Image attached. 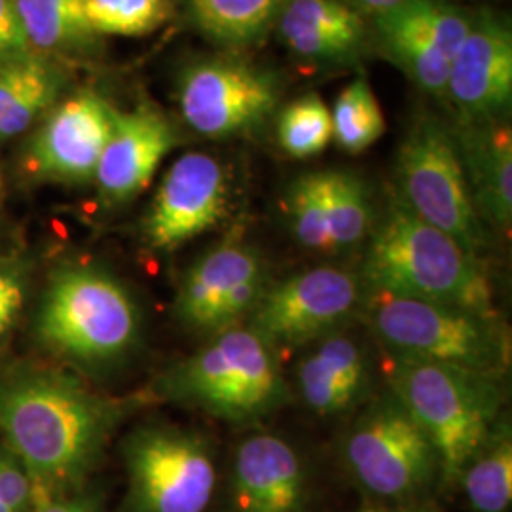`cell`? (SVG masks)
Here are the masks:
<instances>
[{
  "instance_id": "15",
  "label": "cell",
  "mask_w": 512,
  "mask_h": 512,
  "mask_svg": "<svg viewBox=\"0 0 512 512\" xmlns=\"http://www.w3.org/2000/svg\"><path fill=\"white\" fill-rule=\"evenodd\" d=\"M226 495L228 512H306L310 475L287 440L258 433L236 448Z\"/></svg>"
},
{
  "instance_id": "1",
  "label": "cell",
  "mask_w": 512,
  "mask_h": 512,
  "mask_svg": "<svg viewBox=\"0 0 512 512\" xmlns=\"http://www.w3.org/2000/svg\"><path fill=\"white\" fill-rule=\"evenodd\" d=\"M128 401L92 391L48 366H16L0 376V435L35 482V495L78 490L101 459Z\"/></svg>"
},
{
  "instance_id": "35",
  "label": "cell",
  "mask_w": 512,
  "mask_h": 512,
  "mask_svg": "<svg viewBox=\"0 0 512 512\" xmlns=\"http://www.w3.org/2000/svg\"><path fill=\"white\" fill-rule=\"evenodd\" d=\"M389 512H446L440 509L439 505H435L433 501H421V503H414V505H406V507H399V509H389Z\"/></svg>"
},
{
  "instance_id": "12",
  "label": "cell",
  "mask_w": 512,
  "mask_h": 512,
  "mask_svg": "<svg viewBox=\"0 0 512 512\" xmlns=\"http://www.w3.org/2000/svg\"><path fill=\"white\" fill-rule=\"evenodd\" d=\"M228 213V179L217 158L186 152L167 169L143 220L152 251L173 253L213 230Z\"/></svg>"
},
{
  "instance_id": "29",
  "label": "cell",
  "mask_w": 512,
  "mask_h": 512,
  "mask_svg": "<svg viewBox=\"0 0 512 512\" xmlns=\"http://www.w3.org/2000/svg\"><path fill=\"white\" fill-rule=\"evenodd\" d=\"M281 148L296 160L321 154L332 141V118L327 103L315 95H304L281 110L277 122Z\"/></svg>"
},
{
  "instance_id": "36",
  "label": "cell",
  "mask_w": 512,
  "mask_h": 512,
  "mask_svg": "<svg viewBox=\"0 0 512 512\" xmlns=\"http://www.w3.org/2000/svg\"><path fill=\"white\" fill-rule=\"evenodd\" d=\"M357 512H389V509H384V507H376V505H368L365 509H359Z\"/></svg>"
},
{
  "instance_id": "28",
  "label": "cell",
  "mask_w": 512,
  "mask_h": 512,
  "mask_svg": "<svg viewBox=\"0 0 512 512\" xmlns=\"http://www.w3.org/2000/svg\"><path fill=\"white\" fill-rule=\"evenodd\" d=\"M95 35L145 37L171 18V0H78Z\"/></svg>"
},
{
  "instance_id": "33",
  "label": "cell",
  "mask_w": 512,
  "mask_h": 512,
  "mask_svg": "<svg viewBox=\"0 0 512 512\" xmlns=\"http://www.w3.org/2000/svg\"><path fill=\"white\" fill-rule=\"evenodd\" d=\"M31 512H101L97 497L84 492L35 495Z\"/></svg>"
},
{
  "instance_id": "30",
  "label": "cell",
  "mask_w": 512,
  "mask_h": 512,
  "mask_svg": "<svg viewBox=\"0 0 512 512\" xmlns=\"http://www.w3.org/2000/svg\"><path fill=\"white\" fill-rule=\"evenodd\" d=\"M29 272L18 258H0V346L25 308Z\"/></svg>"
},
{
  "instance_id": "22",
  "label": "cell",
  "mask_w": 512,
  "mask_h": 512,
  "mask_svg": "<svg viewBox=\"0 0 512 512\" xmlns=\"http://www.w3.org/2000/svg\"><path fill=\"white\" fill-rule=\"evenodd\" d=\"M19 19L35 54L52 59L92 55L99 35L86 23L78 0H16Z\"/></svg>"
},
{
  "instance_id": "17",
  "label": "cell",
  "mask_w": 512,
  "mask_h": 512,
  "mask_svg": "<svg viewBox=\"0 0 512 512\" xmlns=\"http://www.w3.org/2000/svg\"><path fill=\"white\" fill-rule=\"evenodd\" d=\"M296 365L300 399L319 418L344 416L361 403L372 384L370 355L361 340L334 330L308 344Z\"/></svg>"
},
{
  "instance_id": "16",
  "label": "cell",
  "mask_w": 512,
  "mask_h": 512,
  "mask_svg": "<svg viewBox=\"0 0 512 512\" xmlns=\"http://www.w3.org/2000/svg\"><path fill=\"white\" fill-rule=\"evenodd\" d=\"M179 139L164 114L150 105L114 109L112 131L93 181L107 205H122L147 188Z\"/></svg>"
},
{
  "instance_id": "2",
  "label": "cell",
  "mask_w": 512,
  "mask_h": 512,
  "mask_svg": "<svg viewBox=\"0 0 512 512\" xmlns=\"http://www.w3.org/2000/svg\"><path fill=\"white\" fill-rule=\"evenodd\" d=\"M361 281L368 291L499 315L480 258L412 213L399 194L372 232Z\"/></svg>"
},
{
  "instance_id": "24",
  "label": "cell",
  "mask_w": 512,
  "mask_h": 512,
  "mask_svg": "<svg viewBox=\"0 0 512 512\" xmlns=\"http://www.w3.org/2000/svg\"><path fill=\"white\" fill-rule=\"evenodd\" d=\"M330 238L336 253L359 247L374 228V211L365 181L349 171H323Z\"/></svg>"
},
{
  "instance_id": "6",
  "label": "cell",
  "mask_w": 512,
  "mask_h": 512,
  "mask_svg": "<svg viewBox=\"0 0 512 512\" xmlns=\"http://www.w3.org/2000/svg\"><path fill=\"white\" fill-rule=\"evenodd\" d=\"M38 338L82 365H110L135 348L141 313L128 289L101 268L71 264L55 270L42 296Z\"/></svg>"
},
{
  "instance_id": "32",
  "label": "cell",
  "mask_w": 512,
  "mask_h": 512,
  "mask_svg": "<svg viewBox=\"0 0 512 512\" xmlns=\"http://www.w3.org/2000/svg\"><path fill=\"white\" fill-rule=\"evenodd\" d=\"M35 55L25 37L16 0H0V69Z\"/></svg>"
},
{
  "instance_id": "25",
  "label": "cell",
  "mask_w": 512,
  "mask_h": 512,
  "mask_svg": "<svg viewBox=\"0 0 512 512\" xmlns=\"http://www.w3.org/2000/svg\"><path fill=\"white\" fill-rule=\"evenodd\" d=\"M378 42L385 55L408 74L423 92L444 97L452 61L429 40L408 33L382 18H374Z\"/></svg>"
},
{
  "instance_id": "7",
  "label": "cell",
  "mask_w": 512,
  "mask_h": 512,
  "mask_svg": "<svg viewBox=\"0 0 512 512\" xmlns=\"http://www.w3.org/2000/svg\"><path fill=\"white\" fill-rule=\"evenodd\" d=\"M342 458L349 478L376 507L421 503L440 486L435 444L391 391L359 414L344 439Z\"/></svg>"
},
{
  "instance_id": "21",
  "label": "cell",
  "mask_w": 512,
  "mask_h": 512,
  "mask_svg": "<svg viewBox=\"0 0 512 512\" xmlns=\"http://www.w3.org/2000/svg\"><path fill=\"white\" fill-rule=\"evenodd\" d=\"M188 16L196 29L230 54L258 46L285 0H186Z\"/></svg>"
},
{
  "instance_id": "37",
  "label": "cell",
  "mask_w": 512,
  "mask_h": 512,
  "mask_svg": "<svg viewBox=\"0 0 512 512\" xmlns=\"http://www.w3.org/2000/svg\"><path fill=\"white\" fill-rule=\"evenodd\" d=\"M0 512H16V511H12V509H10V507H6V505H4V503H0Z\"/></svg>"
},
{
  "instance_id": "34",
  "label": "cell",
  "mask_w": 512,
  "mask_h": 512,
  "mask_svg": "<svg viewBox=\"0 0 512 512\" xmlns=\"http://www.w3.org/2000/svg\"><path fill=\"white\" fill-rule=\"evenodd\" d=\"M338 2L348 6L353 12H357L361 16L368 14L372 18H378V16H382L385 12L393 10L395 6L403 4L404 0H338Z\"/></svg>"
},
{
  "instance_id": "4",
  "label": "cell",
  "mask_w": 512,
  "mask_h": 512,
  "mask_svg": "<svg viewBox=\"0 0 512 512\" xmlns=\"http://www.w3.org/2000/svg\"><path fill=\"white\" fill-rule=\"evenodd\" d=\"M503 382L456 366L391 359L389 391L435 444L442 490H456L463 467L503 414Z\"/></svg>"
},
{
  "instance_id": "5",
  "label": "cell",
  "mask_w": 512,
  "mask_h": 512,
  "mask_svg": "<svg viewBox=\"0 0 512 512\" xmlns=\"http://www.w3.org/2000/svg\"><path fill=\"white\" fill-rule=\"evenodd\" d=\"M361 308L368 329L391 359L456 366L503 378L511 366V332L499 315L380 291L365 294Z\"/></svg>"
},
{
  "instance_id": "19",
  "label": "cell",
  "mask_w": 512,
  "mask_h": 512,
  "mask_svg": "<svg viewBox=\"0 0 512 512\" xmlns=\"http://www.w3.org/2000/svg\"><path fill=\"white\" fill-rule=\"evenodd\" d=\"M262 274H266L264 262L253 247L238 238L220 241L184 272L175 298L179 321L186 329L209 334L224 298L247 279Z\"/></svg>"
},
{
  "instance_id": "14",
  "label": "cell",
  "mask_w": 512,
  "mask_h": 512,
  "mask_svg": "<svg viewBox=\"0 0 512 512\" xmlns=\"http://www.w3.org/2000/svg\"><path fill=\"white\" fill-rule=\"evenodd\" d=\"M114 109L99 93L78 92L50 110L25 148V167L42 181L84 184L95 177Z\"/></svg>"
},
{
  "instance_id": "23",
  "label": "cell",
  "mask_w": 512,
  "mask_h": 512,
  "mask_svg": "<svg viewBox=\"0 0 512 512\" xmlns=\"http://www.w3.org/2000/svg\"><path fill=\"white\" fill-rule=\"evenodd\" d=\"M471 512H509L512 507V429L505 412L467 461L456 484Z\"/></svg>"
},
{
  "instance_id": "10",
  "label": "cell",
  "mask_w": 512,
  "mask_h": 512,
  "mask_svg": "<svg viewBox=\"0 0 512 512\" xmlns=\"http://www.w3.org/2000/svg\"><path fill=\"white\" fill-rule=\"evenodd\" d=\"M281 99L275 76L238 57H202L177 78L183 120L209 139H232L262 128Z\"/></svg>"
},
{
  "instance_id": "3",
  "label": "cell",
  "mask_w": 512,
  "mask_h": 512,
  "mask_svg": "<svg viewBox=\"0 0 512 512\" xmlns=\"http://www.w3.org/2000/svg\"><path fill=\"white\" fill-rule=\"evenodd\" d=\"M158 395L228 421H255L289 403L277 349L249 325H236L171 366Z\"/></svg>"
},
{
  "instance_id": "9",
  "label": "cell",
  "mask_w": 512,
  "mask_h": 512,
  "mask_svg": "<svg viewBox=\"0 0 512 512\" xmlns=\"http://www.w3.org/2000/svg\"><path fill=\"white\" fill-rule=\"evenodd\" d=\"M129 512H207L219 484L202 435L173 425H143L124 442Z\"/></svg>"
},
{
  "instance_id": "26",
  "label": "cell",
  "mask_w": 512,
  "mask_h": 512,
  "mask_svg": "<svg viewBox=\"0 0 512 512\" xmlns=\"http://www.w3.org/2000/svg\"><path fill=\"white\" fill-rule=\"evenodd\" d=\"M332 139L349 154H361L385 133V118L378 97L365 78H357L336 97L330 109Z\"/></svg>"
},
{
  "instance_id": "31",
  "label": "cell",
  "mask_w": 512,
  "mask_h": 512,
  "mask_svg": "<svg viewBox=\"0 0 512 512\" xmlns=\"http://www.w3.org/2000/svg\"><path fill=\"white\" fill-rule=\"evenodd\" d=\"M0 503L16 512H31L35 503L33 478L6 446H0Z\"/></svg>"
},
{
  "instance_id": "11",
  "label": "cell",
  "mask_w": 512,
  "mask_h": 512,
  "mask_svg": "<svg viewBox=\"0 0 512 512\" xmlns=\"http://www.w3.org/2000/svg\"><path fill=\"white\" fill-rule=\"evenodd\" d=\"M365 285L359 275L319 266L266 287L249 327L279 349L302 348L344 325L363 306Z\"/></svg>"
},
{
  "instance_id": "27",
  "label": "cell",
  "mask_w": 512,
  "mask_h": 512,
  "mask_svg": "<svg viewBox=\"0 0 512 512\" xmlns=\"http://www.w3.org/2000/svg\"><path fill=\"white\" fill-rule=\"evenodd\" d=\"M285 203L289 224L298 245L313 253L334 255L323 171L304 173L294 179Z\"/></svg>"
},
{
  "instance_id": "18",
  "label": "cell",
  "mask_w": 512,
  "mask_h": 512,
  "mask_svg": "<svg viewBox=\"0 0 512 512\" xmlns=\"http://www.w3.org/2000/svg\"><path fill=\"white\" fill-rule=\"evenodd\" d=\"M476 213L484 224L509 232L512 224V133L509 122L450 126Z\"/></svg>"
},
{
  "instance_id": "8",
  "label": "cell",
  "mask_w": 512,
  "mask_h": 512,
  "mask_svg": "<svg viewBox=\"0 0 512 512\" xmlns=\"http://www.w3.org/2000/svg\"><path fill=\"white\" fill-rule=\"evenodd\" d=\"M399 198L427 224L456 239L473 255L488 247L450 126L421 114L406 131L397 160Z\"/></svg>"
},
{
  "instance_id": "13",
  "label": "cell",
  "mask_w": 512,
  "mask_h": 512,
  "mask_svg": "<svg viewBox=\"0 0 512 512\" xmlns=\"http://www.w3.org/2000/svg\"><path fill=\"white\" fill-rule=\"evenodd\" d=\"M458 122H503L512 103V29L494 10L473 12L450 65L446 95Z\"/></svg>"
},
{
  "instance_id": "20",
  "label": "cell",
  "mask_w": 512,
  "mask_h": 512,
  "mask_svg": "<svg viewBox=\"0 0 512 512\" xmlns=\"http://www.w3.org/2000/svg\"><path fill=\"white\" fill-rule=\"evenodd\" d=\"M279 35L293 54L308 61H344L359 54L365 19L338 0H285Z\"/></svg>"
}]
</instances>
